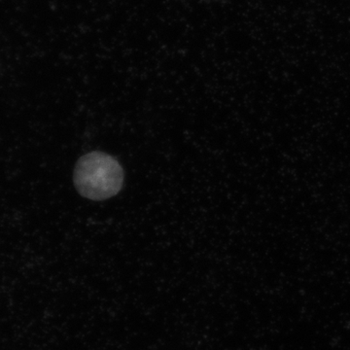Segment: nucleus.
I'll use <instances>...</instances> for the list:
<instances>
[{
  "label": "nucleus",
  "mask_w": 350,
  "mask_h": 350,
  "mask_svg": "<svg viewBox=\"0 0 350 350\" xmlns=\"http://www.w3.org/2000/svg\"><path fill=\"white\" fill-rule=\"evenodd\" d=\"M124 172L116 159L94 151L79 159L75 170L78 192L89 200H105L118 194L123 187Z\"/></svg>",
  "instance_id": "f257e3e1"
}]
</instances>
